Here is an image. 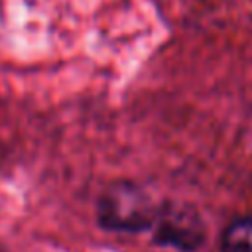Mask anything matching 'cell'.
<instances>
[{"mask_svg": "<svg viewBox=\"0 0 252 252\" xmlns=\"http://www.w3.org/2000/svg\"><path fill=\"white\" fill-rule=\"evenodd\" d=\"M158 209L150 195L130 183H112L96 201V220L102 228L114 232H142L152 228Z\"/></svg>", "mask_w": 252, "mask_h": 252, "instance_id": "cell-1", "label": "cell"}, {"mask_svg": "<svg viewBox=\"0 0 252 252\" xmlns=\"http://www.w3.org/2000/svg\"><path fill=\"white\" fill-rule=\"evenodd\" d=\"M222 252H252V217L234 219L222 232Z\"/></svg>", "mask_w": 252, "mask_h": 252, "instance_id": "cell-3", "label": "cell"}, {"mask_svg": "<svg viewBox=\"0 0 252 252\" xmlns=\"http://www.w3.org/2000/svg\"><path fill=\"white\" fill-rule=\"evenodd\" d=\"M154 240L179 250H193L203 242V222L191 207L167 205L158 209L154 220Z\"/></svg>", "mask_w": 252, "mask_h": 252, "instance_id": "cell-2", "label": "cell"}]
</instances>
